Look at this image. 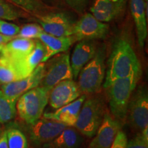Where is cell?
Returning <instances> with one entry per match:
<instances>
[{"mask_svg":"<svg viewBox=\"0 0 148 148\" xmlns=\"http://www.w3.org/2000/svg\"><path fill=\"white\" fill-rule=\"evenodd\" d=\"M103 83L106 88L116 79L141 74V66L130 40L120 37L115 40L107 61V71Z\"/></svg>","mask_w":148,"mask_h":148,"instance_id":"cell-1","label":"cell"},{"mask_svg":"<svg viewBox=\"0 0 148 148\" xmlns=\"http://www.w3.org/2000/svg\"><path fill=\"white\" fill-rule=\"evenodd\" d=\"M141 74L116 79L105 88L108 90L111 114L121 123L126 119L130 99L136 87Z\"/></svg>","mask_w":148,"mask_h":148,"instance_id":"cell-2","label":"cell"},{"mask_svg":"<svg viewBox=\"0 0 148 148\" xmlns=\"http://www.w3.org/2000/svg\"><path fill=\"white\" fill-rule=\"evenodd\" d=\"M106 47L97 48L95 56L81 69L78 74V84L82 94L95 93L101 89L106 74Z\"/></svg>","mask_w":148,"mask_h":148,"instance_id":"cell-3","label":"cell"},{"mask_svg":"<svg viewBox=\"0 0 148 148\" xmlns=\"http://www.w3.org/2000/svg\"><path fill=\"white\" fill-rule=\"evenodd\" d=\"M50 89L38 86L25 92L18 98L16 112L27 125L32 124L42 115L47 106Z\"/></svg>","mask_w":148,"mask_h":148,"instance_id":"cell-4","label":"cell"},{"mask_svg":"<svg viewBox=\"0 0 148 148\" xmlns=\"http://www.w3.org/2000/svg\"><path fill=\"white\" fill-rule=\"evenodd\" d=\"M106 113V105L101 97L89 98L83 103L75 128L81 134L91 138L97 132Z\"/></svg>","mask_w":148,"mask_h":148,"instance_id":"cell-5","label":"cell"},{"mask_svg":"<svg viewBox=\"0 0 148 148\" xmlns=\"http://www.w3.org/2000/svg\"><path fill=\"white\" fill-rule=\"evenodd\" d=\"M46 62H47L45 63V73L39 86L51 90L61 81L73 78L68 53H58Z\"/></svg>","mask_w":148,"mask_h":148,"instance_id":"cell-6","label":"cell"},{"mask_svg":"<svg viewBox=\"0 0 148 148\" xmlns=\"http://www.w3.org/2000/svg\"><path fill=\"white\" fill-rule=\"evenodd\" d=\"M126 119L135 130L140 132L148 127V92L145 86H139L132 92L127 106Z\"/></svg>","mask_w":148,"mask_h":148,"instance_id":"cell-7","label":"cell"},{"mask_svg":"<svg viewBox=\"0 0 148 148\" xmlns=\"http://www.w3.org/2000/svg\"><path fill=\"white\" fill-rule=\"evenodd\" d=\"M109 31L108 24L97 20L91 13H86L75 22L73 36L76 41L103 39Z\"/></svg>","mask_w":148,"mask_h":148,"instance_id":"cell-8","label":"cell"},{"mask_svg":"<svg viewBox=\"0 0 148 148\" xmlns=\"http://www.w3.org/2000/svg\"><path fill=\"white\" fill-rule=\"evenodd\" d=\"M38 21L44 32L54 36H69L73 34L75 22L62 12H50L38 16Z\"/></svg>","mask_w":148,"mask_h":148,"instance_id":"cell-9","label":"cell"},{"mask_svg":"<svg viewBox=\"0 0 148 148\" xmlns=\"http://www.w3.org/2000/svg\"><path fill=\"white\" fill-rule=\"evenodd\" d=\"M28 125L29 140L36 147L50 142L67 127L60 122L44 117Z\"/></svg>","mask_w":148,"mask_h":148,"instance_id":"cell-10","label":"cell"},{"mask_svg":"<svg viewBox=\"0 0 148 148\" xmlns=\"http://www.w3.org/2000/svg\"><path fill=\"white\" fill-rule=\"evenodd\" d=\"M45 73V62H41L28 76L19 80L2 84L1 90L5 97L16 99L25 92L39 86Z\"/></svg>","mask_w":148,"mask_h":148,"instance_id":"cell-11","label":"cell"},{"mask_svg":"<svg viewBox=\"0 0 148 148\" xmlns=\"http://www.w3.org/2000/svg\"><path fill=\"white\" fill-rule=\"evenodd\" d=\"M82 95L77 82L65 79L58 82L51 88L49 93L48 102L53 108L58 109L72 102Z\"/></svg>","mask_w":148,"mask_h":148,"instance_id":"cell-12","label":"cell"},{"mask_svg":"<svg viewBox=\"0 0 148 148\" xmlns=\"http://www.w3.org/2000/svg\"><path fill=\"white\" fill-rule=\"evenodd\" d=\"M121 122L112 117L110 113L106 112L95 138L90 142L89 148H110L116 134L121 130Z\"/></svg>","mask_w":148,"mask_h":148,"instance_id":"cell-13","label":"cell"},{"mask_svg":"<svg viewBox=\"0 0 148 148\" xmlns=\"http://www.w3.org/2000/svg\"><path fill=\"white\" fill-rule=\"evenodd\" d=\"M97 49L94 40H81L77 42L70 61L74 79L77 78L81 69L93 58Z\"/></svg>","mask_w":148,"mask_h":148,"instance_id":"cell-14","label":"cell"},{"mask_svg":"<svg viewBox=\"0 0 148 148\" xmlns=\"http://www.w3.org/2000/svg\"><path fill=\"white\" fill-rule=\"evenodd\" d=\"M125 4L126 0H95L90 10L97 20L106 23L118 17Z\"/></svg>","mask_w":148,"mask_h":148,"instance_id":"cell-15","label":"cell"},{"mask_svg":"<svg viewBox=\"0 0 148 148\" xmlns=\"http://www.w3.org/2000/svg\"><path fill=\"white\" fill-rule=\"evenodd\" d=\"M85 100L86 95L82 94L75 100L56 109L54 112H45L43 114V117L60 122L66 126L73 127L75 124L79 110Z\"/></svg>","mask_w":148,"mask_h":148,"instance_id":"cell-16","label":"cell"},{"mask_svg":"<svg viewBox=\"0 0 148 148\" xmlns=\"http://www.w3.org/2000/svg\"><path fill=\"white\" fill-rule=\"evenodd\" d=\"M38 39L42 42L45 49L42 62H45L55 55L67 51L76 41L73 35L69 36H54L44 32L40 35Z\"/></svg>","mask_w":148,"mask_h":148,"instance_id":"cell-17","label":"cell"},{"mask_svg":"<svg viewBox=\"0 0 148 148\" xmlns=\"http://www.w3.org/2000/svg\"><path fill=\"white\" fill-rule=\"evenodd\" d=\"M34 46V40L16 37L4 45H0V55L15 62L27 56Z\"/></svg>","mask_w":148,"mask_h":148,"instance_id":"cell-18","label":"cell"},{"mask_svg":"<svg viewBox=\"0 0 148 148\" xmlns=\"http://www.w3.org/2000/svg\"><path fill=\"white\" fill-rule=\"evenodd\" d=\"M144 0H130V7L134 20L139 47H143L147 36V25Z\"/></svg>","mask_w":148,"mask_h":148,"instance_id":"cell-19","label":"cell"},{"mask_svg":"<svg viewBox=\"0 0 148 148\" xmlns=\"http://www.w3.org/2000/svg\"><path fill=\"white\" fill-rule=\"evenodd\" d=\"M45 53V47L42 42L39 40H36L34 49L27 56L17 62H14L22 79L30 75L36 66L41 63Z\"/></svg>","mask_w":148,"mask_h":148,"instance_id":"cell-20","label":"cell"},{"mask_svg":"<svg viewBox=\"0 0 148 148\" xmlns=\"http://www.w3.org/2000/svg\"><path fill=\"white\" fill-rule=\"evenodd\" d=\"M75 128L67 126L55 138L44 145V148H78L83 138Z\"/></svg>","mask_w":148,"mask_h":148,"instance_id":"cell-21","label":"cell"},{"mask_svg":"<svg viewBox=\"0 0 148 148\" xmlns=\"http://www.w3.org/2000/svg\"><path fill=\"white\" fill-rule=\"evenodd\" d=\"M22 79L13 61L0 55V84H5Z\"/></svg>","mask_w":148,"mask_h":148,"instance_id":"cell-22","label":"cell"},{"mask_svg":"<svg viewBox=\"0 0 148 148\" xmlns=\"http://www.w3.org/2000/svg\"><path fill=\"white\" fill-rule=\"evenodd\" d=\"M16 99H11L0 90V123H6L15 117Z\"/></svg>","mask_w":148,"mask_h":148,"instance_id":"cell-23","label":"cell"},{"mask_svg":"<svg viewBox=\"0 0 148 148\" xmlns=\"http://www.w3.org/2000/svg\"><path fill=\"white\" fill-rule=\"evenodd\" d=\"M8 148H28L26 136L19 130L10 128L6 130Z\"/></svg>","mask_w":148,"mask_h":148,"instance_id":"cell-24","label":"cell"},{"mask_svg":"<svg viewBox=\"0 0 148 148\" xmlns=\"http://www.w3.org/2000/svg\"><path fill=\"white\" fill-rule=\"evenodd\" d=\"M27 12L39 14L47 9L45 3L39 0H9Z\"/></svg>","mask_w":148,"mask_h":148,"instance_id":"cell-25","label":"cell"},{"mask_svg":"<svg viewBox=\"0 0 148 148\" xmlns=\"http://www.w3.org/2000/svg\"><path fill=\"white\" fill-rule=\"evenodd\" d=\"M43 32V29L40 25L36 23H29L23 25L21 28H20L15 37L29 38V39H34V38L38 39L40 35Z\"/></svg>","mask_w":148,"mask_h":148,"instance_id":"cell-26","label":"cell"},{"mask_svg":"<svg viewBox=\"0 0 148 148\" xmlns=\"http://www.w3.org/2000/svg\"><path fill=\"white\" fill-rule=\"evenodd\" d=\"M21 16L18 12L12 5L5 2L3 0H0V18L5 21H14Z\"/></svg>","mask_w":148,"mask_h":148,"instance_id":"cell-27","label":"cell"},{"mask_svg":"<svg viewBox=\"0 0 148 148\" xmlns=\"http://www.w3.org/2000/svg\"><path fill=\"white\" fill-rule=\"evenodd\" d=\"M19 29L20 27L18 25L0 18V34L10 36H15L18 34Z\"/></svg>","mask_w":148,"mask_h":148,"instance_id":"cell-28","label":"cell"},{"mask_svg":"<svg viewBox=\"0 0 148 148\" xmlns=\"http://www.w3.org/2000/svg\"><path fill=\"white\" fill-rule=\"evenodd\" d=\"M127 148H148V140L140 132L129 141L127 140Z\"/></svg>","mask_w":148,"mask_h":148,"instance_id":"cell-29","label":"cell"},{"mask_svg":"<svg viewBox=\"0 0 148 148\" xmlns=\"http://www.w3.org/2000/svg\"><path fill=\"white\" fill-rule=\"evenodd\" d=\"M127 138L123 131L120 130L116 134L110 148H127Z\"/></svg>","mask_w":148,"mask_h":148,"instance_id":"cell-30","label":"cell"},{"mask_svg":"<svg viewBox=\"0 0 148 148\" xmlns=\"http://www.w3.org/2000/svg\"><path fill=\"white\" fill-rule=\"evenodd\" d=\"M65 1L72 9L82 12L86 6L87 0H65Z\"/></svg>","mask_w":148,"mask_h":148,"instance_id":"cell-31","label":"cell"},{"mask_svg":"<svg viewBox=\"0 0 148 148\" xmlns=\"http://www.w3.org/2000/svg\"><path fill=\"white\" fill-rule=\"evenodd\" d=\"M0 148H8L6 130L3 131L0 134Z\"/></svg>","mask_w":148,"mask_h":148,"instance_id":"cell-32","label":"cell"},{"mask_svg":"<svg viewBox=\"0 0 148 148\" xmlns=\"http://www.w3.org/2000/svg\"><path fill=\"white\" fill-rule=\"evenodd\" d=\"M14 37L15 36H7V35L0 34V45H4V44L7 43L10 40L13 39Z\"/></svg>","mask_w":148,"mask_h":148,"instance_id":"cell-33","label":"cell"}]
</instances>
